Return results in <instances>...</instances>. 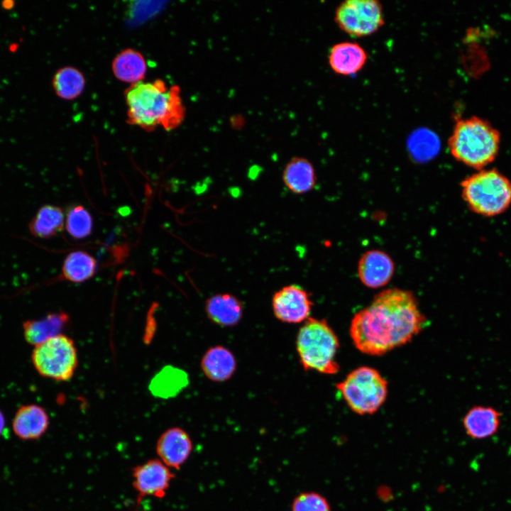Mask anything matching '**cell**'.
Wrapping results in <instances>:
<instances>
[{"mask_svg":"<svg viewBox=\"0 0 511 511\" xmlns=\"http://www.w3.org/2000/svg\"><path fill=\"white\" fill-rule=\"evenodd\" d=\"M31 359L40 376L55 381L70 380L78 366L75 342L62 334L34 346Z\"/></svg>","mask_w":511,"mask_h":511,"instance_id":"obj_7","label":"cell"},{"mask_svg":"<svg viewBox=\"0 0 511 511\" xmlns=\"http://www.w3.org/2000/svg\"><path fill=\"white\" fill-rule=\"evenodd\" d=\"M204 310L208 318L214 324L223 327H231L241 320L243 304L232 294L219 293L206 300Z\"/></svg>","mask_w":511,"mask_h":511,"instance_id":"obj_17","label":"cell"},{"mask_svg":"<svg viewBox=\"0 0 511 511\" xmlns=\"http://www.w3.org/2000/svg\"><path fill=\"white\" fill-rule=\"evenodd\" d=\"M65 226L71 237L76 239L84 238L92 231V215L82 205H73L67 210Z\"/></svg>","mask_w":511,"mask_h":511,"instance_id":"obj_25","label":"cell"},{"mask_svg":"<svg viewBox=\"0 0 511 511\" xmlns=\"http://www.w3.org/2000/svg\"><path fill=\"white\" fill-rule=\"evenodd\" d=\"M125 99L128 123L146 131L158 127L173 130L185 117L180 87H168L160 79L131 84L125 91Z\"/></svg>","mask_w":511,"mask_h":511,"instance_id":"obj_2","label":"cell"},{"mask_svg":"<svg viewBox=\"0 0 511 511\" xmlns=\"http://www.w3.org/2000/svg\"><path fill=\"white\" fill-rule=\"evenodd\" d=\"M187 383L188 376L184 370L166 366L154 375L148 389L153 396L167 399L176 396Z\"/></svg>","mask_w":511,"mask_h":511,"instance_id":"obj_22","label":"cell"},{"mask_svg":"<svg viewBox=\"0 0 511 511\" xmlns=\"http://www.w3.org/2000/svg\"><path fill=\"white\" fill-rule=\"evenodd\" d=\"M349 408L360 415L372 414L384 404L388 392L386 379L375 368L361 366L336 383Z\"/></svg>","mask_w":511,"mask_h":511,"instance_id":"obj_6","label":"cell"},{"mask_svg":"<svg viewBox=\"0 0 511 511\" xmlns=\"http://www.w3.org/2000/svg\"><path fill=\"white\" fill-rule=\"evenodd\" d=\"M200 366L209 380L224 382L233 375L237 362L233 353L229 348L223 346H214L204 353Z\"/></svg>","mask_w":511,"mask_h":511,"instance_id":"obj_18","label":"cell"},{"mask_svg":"<svg viewBox=\"0 0 511 511\" xmlns=\"http://www.w3.org/2000/svg\"><path fill=\"white\" fill-rule=\"evenodd\" d=\"M426 322L412 292L389 288L375 295L368 306L354 314L349 334L358 351L382 356L410 341Z\"/></svg>","mask_w":511,"mask_h":511,"instance_id":"obj_1","label":"cell"},{"mask_svg":"<svg viewBox=\"0 0 511 511\" xmlns=\"http://www.w3.org/2000/svg\"><path fill=\"white\" fill-rule=\"evenodd\" d=\"M291 509L292 511H332L328 500L314 491L300 493L293 500Z\"/></svg>","mask_w":511,"mask_h":511,"instance_id":"obj_26","label":"cell"},{"mask_svg":"<svg viewBox=\"0 0 511 511\" xmlns=\"http://www.w3.org/2000/svg\"><path fill=\"white\" fill-rule=\"evenodd\" d=\"M6 427V418L5 416L2 412V410L0 409V436L4 432Z\"/></svg>","mask_w":511,"mask_h":511,"instance_id":"obj_27","label":"cell"},{"mask_svg":"<svg viewBox=\"0 0 511 511\" xmlns=\"http://www.w3.org/2000/svg\"><path fill=\"white\" fill-rule=\"evenodd\" d=\"M49 424L50 417L43 407L25 404L16 410L12 420V429L21 440H36L47 432Z\"/></svg>","mask_w":511,"mask_h":511,"instance_id":"obj_13","label":"cell"},{"mask_svg":"<svg viewBox=\"0 0 511 511\" xmlns=\"http://www.w3.org/2000/svg\"><path fill=\"white\" fill-rule=\"evenodd\" d=\"M313 302L309 293L296 284L283 286L273 295L275 317L286 324H299L309 318Z\"/></svg>","mask_w":511,"mask_h":511,"instance_id":"obj_10","label":"cell"},{"mask_svg":"<svg viewBox=\"0 0 511 511\" xmlns=\"http://www.w3.org/2000/svg\"><path fill=\"white\" fill-rule=\"evenodd\" d=\"M502 414L490 406L476 405L464 415L463 427L466 434L473 439H485L499 430Z\"/></svg>","mask_w":511,"mask_h":511,"instance_id":"obj_16","label":"cell"},{"mask_svg":"<svg viewBox=\"0 0 511 511\" xmlns=\"http://www.w3.org/2000/svg\"><path fill=\"white\" fill-rule=\"evenodd\" d=\"M97 271V260L87 252L75 251L65 257L60 278L81 283L92 278Z\"/></svg>","mask_w":511,"mask_h":511,"instance_id":"obj_23","label":"cell"},{"mask_svg":"<svg viewBox=\"0 0 511 511\" xmlns=\"http://www.w3.org/2000/svg\"><path fill=\"white\" fill-rule=\"evenodd\" d=\"M192 449L190 436L179 427L164 431L155 444L158 458L171 469H180L189 458Z\"/></svg>","mask_w":511,"mask_h":511,"instance_id":"obj_11","label":"cell"},{"mask_svg":"<svg viewBox=\"0 0 511 511\" xmlns=\"http://www.w3.org/2000/svg\"><path fill=\"white\" fill-rule=\"evenodd\" d=\"M175 475L160 459L151 458L132 468V484L136 493V511L141 500L147 497H165Z\"/></svg>","mask_w":511,"mask_h":511,"instance_id":"obj_9","label":"cell"},{"mask_svg":"<svg viewBox=\"0 0 511 511\" xmlns=\"http://www.w3.org/2000/svg\"><path fill=\"white\" fill-rule=\"evenodd\" d=\"M335 21L352 37L368 36L385 23L383 6L377 0H347L336 8Z\"/></svg>","mask_w":511,"mask_h":511,"instance_id":"obj_8","label":"cell"},{"mask_svg":"<svg viewBox=\"0 0 511 511\" xmlns=\"http://www.w3.org/2000/svg\"><path fill=\"white\" fill-rule=\"evenodd\" d=\"M52 84L57 97L65 100H72L82 93L85 87V78L77 68L64 67L55 73Z\"/></svg>","mask_w":511,"mask_h":511,"instance_id":"obj_24","label":"cell"},{"mask_svg":"<svg viewBox=\"0 0 511 511\" xmlns=\"http://www.w3.org/2000/svg\"><path fill=\"white\" fill-rule=\"evenodd\" d=\"M111 68L118 79L133 84L143 81L147 65L143 55L140 52L127 48L114 57Z\"/></svg>","mask_w":511,"mask_h":511,"instance_id":"obj_20","label":"cell"},{"mask_svg":"<svg viewBox=\"0 0 511 511\" xmlns=\"http://www.w3.org/2000/svg\"><path fill=\"white\" fill-rule=\"evenodd\" d=\"M463 200L471 211L484 216L505 212L511 204V181L495 169H483L461 183Z\"/></svg>","mask_w":511,"mask_h":511,"instance_id":"obj_5","label":"cell"},{"mask_svg":"<svg viewBox=\"0 0 511 511\" xmlns=\"http://www.w3.org/2000/svg\"><path fill=\"white\" fill-rule=\"evenodd\" d=\"M368 54L358 43L341 42L334 45L329 51V63L336 74L348 76L358 72L366 65Z\"/></svg>","mask_w":511,"mask_h":511,"instance_id":"obj_15","label":"cell"},{"mask_svg":"<svg viewBox=\"0 0 511 511\" xmlns=\"http://www.w3.org/2000/svg\"><path fill=\"white\" fill-rule=\"evenodd\" d=\"M282 179L285 186L295 194L312 191L317 182L313 165L309 160L302 157H295L286 164Z\"/></svg>","mask_w":511,"mask_h":511,"instance_id":"obj_19","label":"cell"},{"mask_svg":"<svg viewBox=\"0 0 511 511\" xmlns=\"http://www.w3.org/2000/svg\"><path fill=\"white\" fill-rule=\"evenodd\" d=\"M339 346L337 335L324 319L309 317L297 334L296 350L306 371L336 374L340 368L336 360Z\"/></svg>","mask_w":511,"mask_h":511,"instance_id":"obj_4","label":"cell"},{"mask_svg":"<svg viewBox=\"0 0 511 511\" xmlns=\"http://www.w3.org/2000/svg\"><path fill=\"white\" fill-rule=\"evenodd\" d=\"M65 217L62 209L56 205L45 204L35 213L28 224L31 235L38 238H49L61 232Z\"/></svg>","mask_w":511,"mask_h":511,"instance_id":"obj_21","label":"cell"},{"mask_svg":"<svg viewBox=\"0 0 511 511\" xmlns=\"http://www.w3.org/2000/svg\"><path fill=\"white\" fill-rule=\"evenodd\" d=\"M500 144L499 131L488 121L478 116L458 119L448 141L451 155L477 170L494 161Z\"/></svg>","mask_w":511,"mask_h":511,"instance_id":"obj_3","label":"cell"},{"mask_svg":"<svg viewBox=\"0 0 511 511\" xmlns=\"http://www.w3.org/2000/svg\"><path fill=\"white\" fill-rule=\"evenodd\" d=\"M69 322V314L62 311L49 313L40 319L25 320L22 324L24 339L35 346L62 334Z\"/></svg>","mask_w":511,"mask_h":511,"instance_id":"obj_14","label":"cell"},{"mask_svg":"<svg viewBox=\"0 0 511 511\" xmlns=\"http://www.w3.org/2000/svg\"><path fill=\"white\" fill-rule=\"evenodd\" d=\"M392 258L380 250H370L360 258L358 263V275L366 287L377 289L386 285L395 272Z\"/></svg>","mask_w":511,"mask_h":511,"instance_id":"obj_12","label":"cell"}]
</instances>
